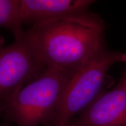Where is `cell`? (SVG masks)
<instances>
[{
    "instance_id": "obj_6",
    "label": "cell",
    "mask_w": 126,
    "mask_h": 126,
    "mask_svg": "<svg viewBox=\"0 0 126 126\" xmlns=\"http://www.w3.org/2000/svg\"><path fill=\"white\" fill-rule=\"evenodd\" d=\"M68 126H126V77L102 92Z\"/></svg>"
},
{
    "instance_id": "obj_2",
    "label": "cell",
    "mask_w": 126,
    "mask_h": 126,
    "mask_svg": "<svg viewBox=\"0 0 126 126\" xmlns=\"http://www.w3.org/2000/svg\"><path fill=\"white\" fill-rule=\"evenodd\" d=\"M78 68L47 67L14 94L3 111L5 119L18 126H50L64 88Z\"/></svg>"
},
{
    "instance_id": "obj_7",
    "label": "cell",
    "mask_w": 126,
    "mask_h": 126,
    "mask_svg": "<svg viewBox=\"0 0 126 126\" xmlns=\"http://www.w3.org/2000/svg\"><path fill=\"white\" fill-rule=\"evenodd\" d=\"M20 0H0V28L10 32L15 41L25 37Z\"/></svg>"
},
{
    "instance_id": "obj_1",
    "label": "cell",
    "mask_w": 126,
    "mask_h": 126,
    "mask_svg": "<svg viewBox=\"0 0 126 126\" xmlns=\"http://www.w3.org/2000/svg\"><path fill=\"white\" fill-rule=\"evenodd\" d=\"M26 34L47 67L77 69L104 48V29L71 20L32 26Z\"/></svg>"
},
{
    "instance_id": "obj_3",
    "label": "cell",
    "mask_w": 126,
    "mask_h": 126,
    "mask_svg": "<svg viewBox=\"0 0 126 126\" xmlns=\"http://www.w3.org/2000/svg\"><path fill=\"white\" fill-rule=\"evenodd\" d=\"M123 53L104 48L77 69L61 94L50 126H68L102 94L108 72Z\"/></svg>"
},
{
    "instance_id": "obj_10",
    "label": "cell",
    "mask_w": 126,
    "mask_h": 126,
    "mask_svg": "<svg viewBox=\"0 0 126 126\" xmlns=\"http://www.w3.org/2000/svg\"><path fill=\"white\" fill-rule=\"evenodd\" d=\"M0 126H11L9 125V124H2V125H1Z\"/></svg>"
},
{
    "instance_id": "obj_8",
    "label": "cell",
    "mask_w": 126,
    "mask_h": 126,
    "mask_svg": "<svg viewBox=\"0 0 126 126\" xmlns=\"http://www.w3.org/2000/svg\"><path fill=\"white\" fill-rule=\"evenodd\" d=\"M5 40L3 37L1 36H0V49L2 48L4 46Z\"/></svg>"
},
{
    "instance_id": "obj_4",
    "label": "cell",
    "mask_w": 126,
    "mask_h": 126,
    "mask_svg": "<svg viewBox=\"0 0 126 126\" xmlns=\"http://www.w3.org/2000/svg\"><path fill=\"white\" fill-rule=\"evenodd\" d=\"M47 67L27 34L0 49V116L14 94L40 77Z\"/></svg>"
},
{
    "instance_id": "obj_5",
    "label": "cell",
    "mask_w": 126,
    "mask_h": 126,
    "mask_svg": "<svg viewBox=\"0 0 126 126\" xmlns=\"http://www.w3.org/2000/svg\"><path fill=\"white\" fill-rule=\"evenodd\" d=\"M23 23L32 26L71 20L105 28L103 20L90 11L93 0H20Z\"/></svg>"
},
{
    "instance_id": "obj_9",
    "label": "cell",
    "mask_w": 126,
    "mask_h": 126,
    "mask_svg": "<svg viewBox=\"0 0 126 126\" xmlns=\"http://www.w3.org/2000/svg\"><path fill=\"white\" fill-rule=\"evenodd\" d=\"M123 63L125 64V71H124V75L126 76V53H123Z\"/></svg>"
},
{
    "instance_id": "obj_11",
    "label": "cell",
    "mask_w": 126,
    "mask_h": 126,
    "mask_svg": "<svg viewBox=\"0 0 126 126\" xmlns=\"http://www.w3.org/2000/svg\"><path fill=\"white\" fill-rule=\"evenodd\" d=\"M124 77H126V76H124Z\"/></svg>"
}]
</instances>
